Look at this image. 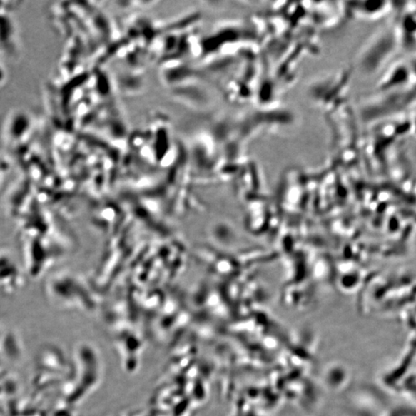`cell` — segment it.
<instances>
[{"label": "cell", "instance_id": "obj_1", "mask_svg": "<svg viewBox=\"0 0 416 416\" xmlns=\"http://www.w3.org/2000/svg\"><path fill=\"white\" fill-rule=\"evenodd\" d=\"M400 49V39L392 21L372 34L362 46L356 58L357 69L365 76L383 71Z\"/></svg>", "mask_w": 416, "mask_h": 416}, {"label": "cell", "instance_id": "obj_2", "mask_svg": "<svg viewBox=\"0 0 416 416\" xmlns=\"http://www.w3.org/2000/svg\"><path fill=\"white\" fill-rule=\"evenodd\" d=\"M413 110H416V83L399 91L375 92L363 102L361 115L365 122L373 124Z\"/></svg>", "mask_w": 416, "mask_h": 416}, {"label": "cell", "instance_id": "obj_3", "mask_svg": "<svg viewBox=\"0 0 416 416\" xmlns=\"http://www.w3.org/2000/svg\"><path fill=\"white\" fill-rule=\"evenodd\" d=\"M415 83L406 59L392 61L383 71L375 92L385 93L406 88Z\"/></svg>", "mask_w": 416, "mask_h": 416}, {"label": "cell", "instance_id": "obj_4", "mask_svg": "<svg viewBox=\"0 0 416 416\" xmlns=\"http://www.w3.org/2000/svg\"><path fill=\"white\" fill-rule=\"evenodd\" d=\"M351 14L367 21H379L394 11V2L370 1L353 2L350 6Z\"/></svg>", "mask_w": 416, "mask_h": 416}, {"label": "cell", "instance_id": "obj_5", "mask_svg": "<svg viewBox=\"0 0 416 416\" xmlns=\"http://www.w3.org/2000/svg\"><path fill=\"white\" fill-rule=\"evenodd\" d=\"M406 61H407L409 65L413 80L416 83V51L412 52V54L406 59Z\"/></svg>", "mask_w": 416, "mask_h": 416}, {"label": "cell", "instance_id": "obj_6", "mask_svg": "<svg viewBox=\"0 0 416 416\" xmlns=\"http://www.w3.org/2000/svg\"><path fill=\"white\" fill-rule=\"evenodd\" d=\"M410 131L416 138V111L413 113V118L410 119Z\"/></svg>", "mask_w": 416, "mask_h": 416}]
</instances>
